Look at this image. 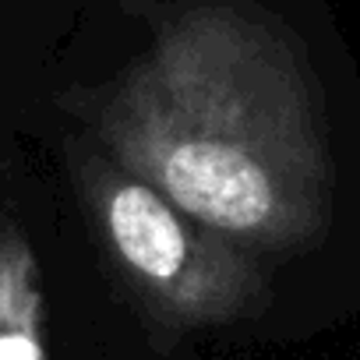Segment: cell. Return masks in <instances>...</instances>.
Here are the masks:
<instances>
[{
  "mask_svg": "<svg viewBox=\"0 0 360 360\" xmlns=\"http://www.w3.org/2000/svg\"><path fill=\"white\" fill-rule=\"evenodd\" d=\"M103 145L244 251L311 244L332 166L297 57L258 22L198 8L162 29L103 110Z\"/></svg>",
  "mask_w": 360,
  "mask_h": 360,
  "instance_id": "obj_1",
  "label": "cell"
},
{
  "mask_svg": "<svg viewBox=\"0 0 360 360\" xmlns=\"http://www.w3.org/2000/svg\"><path fill=\"white\" fill-rule=\"evenodd\" d=\"M78 176L113 265L162 321L226 325L262 307L265 279L244 248L191 219L110 155L85 159Z\"/></svg>",
  "mask_w": 360,
  "mask_h": 360,
  "instance_id": "obj_2",
  "label": "cell"
},
{
  "mask_svg": "<svg viewBox=\"0 0 360 360\" xmlns=\"http://www.w3.org/2000/svg\"><path fill=\"white\" fill-rule=\"evenodd\" d=\"M0 360H50L39 262L11 219H0Z\"/></svg>",
  "mask_w": 360,
  "mask_h": 360,
  "instance_id": "obj_3",
  "label": "cell"
}]
</instances>
